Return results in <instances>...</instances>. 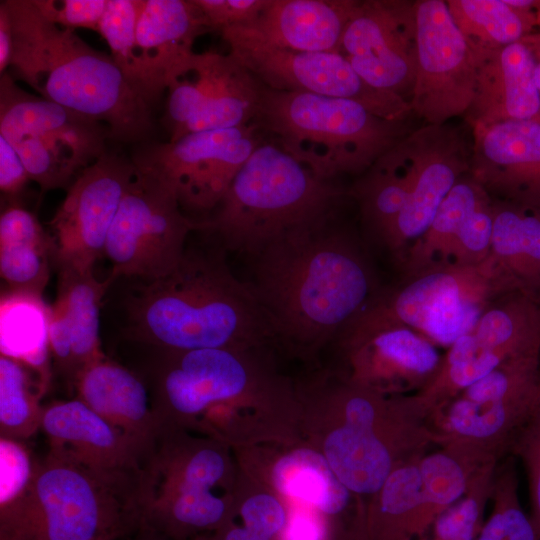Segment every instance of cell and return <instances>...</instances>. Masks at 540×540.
<instances>
[{"instance_id": "obj_23", "label": "cell", "mask_w": 540, "mask_h": 540, "mask_svg": "<svg viewBox=\"0 0 540 540\" xmlns=\"http://www.w3.org/2000/svg\"><path fill=\"white\" fill-rule=\"evenodd\" d=\"M40 430L49 449L102 468L139 470L149 449L78 398L43 407Z\"/></svg>"}, {"instance_id": "obj_45", "label": "cell", "mask_w": 540, "mask_h": 540, "mask_svg": "<svg viewBox=\"0 0 540 540\" xmlns=\"http://www.w3.org/2000/svg\"><path fill=\"white\" fill-rule=\"evenodd\" d=\"M241 516L245 528L270 540L279 535L287 521L282 505L266 494L245 501L241 507Z\"/></svg>"}, {"instance_id": "obj_50", "label": "cell", "mask_w": 540, "mask_h": 540, "mask_svg": "<svg viewBox=\"0 0 540 540\" xmlns=\"http://www.w3.org/2000/svg\"><path fill=\"white\" fill-rule=\"evenodd\" d=\"M525 39L530 45L535 57V81L540 94V32L536 31L527 36Z\"/></svg>"}, {"instance_id": "obj_35", "label": "cell", "mask_w": 540, "mask_h": 540, "mask_svg": "<svg viewBox=\"0 0 540 540\" xmlns=\"http://www.w3.org/2000/svg\"><path fill=\"white\" fill-rule=\"evenodd\" d=\"M275 487L326 514L342 511L347 488L338 480L328 461L319 453L299 449L281 458L273 470Z\"/></svg>"}, {"instance_id": "obj_38", "label": "cell", "mask_w": 540, "mask_h": 540, "mask_svg": "<svg viewBox=\"0 0 540 540\" xmlns=\"http://www.w3.org/2000/svg\"><path fill=\"white\" fill-rule=\"evenodd\" d=\"M144 0H108L98 33L111 57L130 82L153 106V95L137 46L136 28Z\"/></svg>"}, {"instance_id": "obj_27", "label": "cell", "mask_w": 540, "mask_h": 540, "mask_svg": "<svg viewBox=\"0 0 540 540\" xmlns=\"http://www.w3.org/2000/svg\"><path fill=\"white\" fill-rule=\"evenodd\" d=\"M52 265L50 240L37 217L10 205L0 216V274L8 291L42 295Z\"/></svg>"}, {"instance_id": "obj_42", "label": "cell", "mask_w": 540, "mask_h": 540, "mask_svg": "<svg viewBox=\"0 0 540 540\" xmlns=\"http://www.w3.org/2000/svg\"><path fill=\"white\" fill-rule=\"evenodd\" d=\"M35 462L23 441L0 437V506L12 502L25 491Z\"/></svg>"}, {"instance_id": "obj_28", "label": "cell", "mask_w": 540, "mask_h": 540, "mask_svg": "<svg viewBox=\"0 0 540 540\" xmlns=\"http://www.w3.org/2000/svg\"><path fill=\"white\" fill-rule=\"evenodd\" d=\"M409 133L383 154L351 188L365 224L385 244L409 191L412 141Z\"/></svg>"}, {"instance_id": "obj_52", "label": "cell", "mask_w": 540, "mask_h": 540, "mask_svg": "<svg viewBox=\"0 0 540 540\" xmlns=\"http://www.w3.org/2000/svg\"><path fill=\"white\" fill-rule=\"evenodd\" d=\"M141 534H143V533H141ZM144 535L147 537V539H145V540H157L156 537H153L151 535H147V534H144Z\"/></svg>"}, {"instance_id": "obj_4", "label": "cell", "mask_w": 540, "mask_h": 540, "mask_svg": "<svg viewBox=\"0 0 540 540\" xmlns=\"http://www.w3.org/2000/svg\"><path fill=\"white\" fill-rule=\"evenodd\" d=\"M139 470L49 449L25 491L0 506V540H117L140 530Z\"/></svg>"}, {"instance_id": "obj_15", "label": "cell", "mask_w": 540, "mask_h": 540, "mask_svg": "<svg viewBox=\"0 0 540 540\" xmlns=\"http://www.w3.org/2000/svg\"><path fill=\"white\" fill-rule=\"evenodd\" d=\"M339 53L371 88L410 106L417 66L415 1H358Z\"/></svg>"}, {"instance_id": "obj_46", "label": "cell", "mask_w": 540, "mask_h": 540, "mask_svg": "<svg viewBox=\"0 0 540 540\" xmlns=\"http://www.w3.org/2000/svg\"><path fill=\"white\" fill-rule=\"evenodd\" d=\"M279 540H329L328 525L313 509L298 508L290 512Z\"/></svg>"}, {"instance_id": "obj_47", "label": "cell", "mask_w": 540, "mask_h": 540, "mask_svg": "<svg viewBox=\"0 0 540 540\" xmlns=\"http://www.w3.org/2000/svg\"><path fill=\"white\" fill-rule=\"evenodd\" d=\"M30 180L28 172L13 146L0 136V189L8 196L18 195Z\"/></svg>"}, {"instance_id": "obj_44", "label": "cell", "mask_w": 540, "mask_h": 540, "mask_svg": "<svg viewBox=\"0 0 540 540\" xmlns=\"http://www.w3.org/2000/svg\"><path fill=\"white\" fill-rule=\"evenodd\" d=\"M267 0H195L211 30L252 22Z\"/></svg>"}, {"instance_id": "obj_5", "label": "cell", "mask_w": 540, "mask_h": 540, "mask_svg": "<svg viewBox=\"0 0 540 540\" xmlns=\"http://www.w3.org/2000/svg\"><path fill=\"white\" fill-rule=\"evenodd\" d=\"M254 123L317 176L362 175L413 130L352 99L262 85Z\"/></svg>"}, {"instance_id": "obj_9", "label": "cell", "mask_w": 540, "mask_h": 540, "mask_svg": "<svg viewBox=\"0 0 540 540\" xmlns=\"http://www.w3.org/2000/svg\"><path fill=\"white\" fill-rule=\"evenodd\" d=\"M202 222L189 219L172 189L155 173L133 163L127 189L107 236L109 276L154 280L179 264L185 242Z\"/></svg>"}, {"instance_id": "obj_10", "label": "cell", "mask_w": 540, "mask_h": 540, "mask_svg": "<svg viewBox=\"0 0 540 540\" xmlns=\"http://www.w3.org/2000/svg\"><path fill=\"white\" fill-rule=\"evenodd\" d=\"M262 141L261 131L253 122L147 145L132 162L164 181L182 209L202 212L218 207L235 176Z\"/></svg>"}, {"instance_id": "obj_49", "label": "cell", "mask_w": 540, "mask_h": 540, "mask_svg": "<svg viewBox=\"0 0 540 540\" xmlns=\"http://www.w3.org/2000/svg\"><path fill=\"white\" fill-rule=\"evenodd\" d=\"M221 540H270L262 537L254 532L248 530L245 527H235L229 529L222 537Z\"/></svg>"}, {"instance_id": "obj_7", "label": "cell", "mask_w": 540, "mask_h": 540, "mask_svg": "<svg viewBox=\"0 0 540 540\" xmlns=\"http://www.w3.org/2000/svg\"><path fill=\"white\" fill-rule=\"evenodd\" d=\"M0 136L20 156L41 193L68 189L78 175L107 153L109 128L22 89L0 77Z\"/></svg>"}, {"instance_id": "obj_31", "label": "cell", "mask_w": 540, "mask_h": 540, "mask_svg": "<svg viewBox=\"0 0 540 540\" xmlns=\"http://www.w3.org/2000/svg\"><path fill=\"white\" fill-rule=\"evenodd\" d=\"M490 255L525 291L540 289V210L494 200Z\"/></svg>"}, {"instance_id": "obj_17", "label": "cell", "mask_w": 540, "mask_h": 540, "mask_svg": "<svg viewBox=\"0 0 540 540\" xmlns=\"http://www.w3.org/2000/svg\"><path fill=\"white\" fill-rule=\"evenodd\" d=\"M412 163L409 191L385 245L399 258L409 244L420 238L431 224L441 203L469 173L471 144L460 128L426 124L411 134Z\"/></svg>"}, {"instance_id": "obj_13", "label": "cell", "mask_w": 540, "mask_h": 540, "mask_svg": "<svg viewBox=\"0 0 540 540\" xmlns=\"http://www.w3.org/2000/svg\"><path fill=\"white\" fill-rule=\"evenodd\" d=\"M417 66L410 107L426 124L464 116L476 85V57L444 0L415 1Z\"/></svg>"}, {"instance_id": "obj_25", "label": "cell", "mask_w": 540, "mask_h": 540, "mask_svg": "<svg viewBox=\"0 0 540 540\" xmlns=\"http://www.w3.org/2000/svg\"><path fill=\"white\" fill-rule=\"evenodd\" d=\"M211 28L195 0H144L136 39L156 100L169 74L193 53L195 39Z\"/></svg>"}, {"instance_id": "obj_32", "label": "cell", "mask_w": 540, "mask_h": 540, "mask_svg": "<svg viewBox=\"0 0 540 540\" xmlns=\"http://www.w3.org/2000/svg\"><path fill=\"white\" fill-rule=\"evenodd\" d=\"M48 320L49 307L42 295L8 290L2 293L1 355L24 363L47 383L50 377Z\"/></svg>"}, {"instance_id": "obj_18", "label": "cell", "mask_w": 540, "mask_h": 540, "mask_svg": "<svg viewBox=\"0 0 540 540\" xmlns=\"http://www.w3.org/2000/svg\"><path fill=\"white\" fill-rule=\"evenodd\" d=\"M233 349L162 351L164 358L154 365L146 383L161 424L174 414L195 415L246 390L249 370Z\"/></svg>"}, {"instance_id": "obj_12", "label": "cell", "mask_w": 540, "mask_h": 540, "mask_svg": "<svg viewBox=\"0 0 540 540\" xmlns=\"http://www.w3.org/2000/svg\"><path fill=\"white\" fill-rule=\"evenodd\" d=\"M230 52L264 87L352 99L387 119L406 120L410 106L367 85L339 52H305L273 47L227 30Z\"/></svg>"}, {"instance_id": "obj_11", "label": "cell", "mask_w": 540, "mask_h": 540, "mask_svg": "<svg viewBox=\"0 0 540 540\" xmlns=\"http://www.w3.org/2000/svg\"><path fill=\"white\" fill-rule=\"evenodd\" d=\"M262 85L231 54L193 52L166 81L169 141L254 122Z\"/></svg>"}, {"instance_id": "obj_16", "label": "cell", "mask_w": 540, "mask_h": 540, "mask_svg": "<svg viewBox=\"0 0 540 540\" xmlns=\"http://www.w3.org/2000/svg\"><path fill=\"white\" fill-rule=\"evenodd\" d=\"M341 332L364 386L415 394L433 380L442 361L435 344L391 318L374 298Z\"/></svg>"}, {"instance_id": "obj_29", "label": "cell", "mask_w": 540, "mask_h": 540, "mask_svg": "<svg viewBox=\"0 0 540 540\" xmlns=\"http://www.w3.org/2000/svg\"><path fill=\"white\" fill-rule=\"evenodd\" d=\"M477 347L505 361L540 356V301L526 291L506 294L480 316L471 332Z\"/></svg>"}, {"instance_id": "obj_39", "label": "cell", "mask_w": 540, "mask_h": 540, "mask_svg": "<svg viewBox=\"0 0 540 540\" xmlns=\"http://www.w3.org/2000/svg\"><path fill=\"white\" fill-rule=\"evenodd\" d=\"M491 512L475 540H538L534 525L519 499L513 461L499 463L493 478Z\"/></svg>"}, {"instance_id": "obj_48", "label": "cell", "mask_w": 540, "mask_h": 540, "mask_svg": "<svg viewBox=\"0 0 540 540\" xmlns=\"http://www.w3.org/2000/svg\"><path fill=\"white\" fill-rule=\"evenodd\" d=\"M13 50V32L8 10L0 2V74L7 72Z\"/></svg>"}, {"instance_id": "obj_30", "label": "cell", "mask_w": 540, "mask_h": 540, "mask_svg": "<svg viewBox=\"0 0 540 540\" xmlns=\"http://www.w3.org/2000/svg\"><path fill=\"white\" fill-rule=\"evenodd\" d=\"M492 201L490 195L469 174L449 191L425 233L401 257L407 277L437 261H447L448 252L477 212Z\"/></svg>"}, {"instance_id": "obj_43", "label": "cell", "mask_w": 540, "mask_h": 540, "mask_svg": "<svg viewBox=\"0 0 540 540\" xmlns=\"http://www.w3.org/2000/svg\"><path fill=\"white\" fill-rule=\"evenodd\" d=\"M49 22L62 28L97 31L108 0H30Z\"/></svg>"}, {"instance_id": "obj_40", "label": "cell", "mask_w": 540, "mask_h": 540, "mask_svg": "<svg viewBox=\"0 0 540 540\" xmlns=\"http://www.w3.org/2000/svg\"><path fill=\"white\" fill-rule=\"evenodd\" d=\"M492 479L477 477L464 497L442 513L418 540H475L490 499Z\"/></svg>"}, {"instance_id": "obj_37", "label": "cell", "mask_w": 540, "mask_h": 540, "mask_svg": "<svg viewBox=\"0 0 540 540\" xmlns=\"http://www.w3.org/2000/svg\"><path fill=\"white\" fill-rule=\"evenodd\" d=\"M420 458L394 470L378 491L367 540H417L415 520L420 502Z\"/></svg>"}, {"instance_id": "obj_51", "label": "cell", "mask_w": 540, "mask_h": 540, "mask_svg": "<svg viewBox=\"0 0 540 540\" xmlns=\"http://www.w3.org/2000/svg\"><path fill=\"white\" fill-rule=\"evenodd\" d=\"M536 18H537V31L540 32V1H538L537 6L535 7Z\"/></svg>"}, {"instance_id": "obj_14", "label": "cell", "mask_w": 540, "mask_h": 540, "mask_svg": "<svg viewBox=\"0 0 540 540\" xmlns=\"http://www.w3.org/2000/svg\"><path fill=\"white\" fill-rule=\"evenodd\" d=\"M133 162L105 153L82 171L61 202L47 230L52 265L59 271L93 270L127 189Z\"/></svg>"}, {"instance_id": "obj_8", "label": "cell", "mask_w": 540, "mask_h": 540, "mask_svg": "<svg viewBox=\"0 0 540 540\" xmlns=\"http://www.w3.org/2000/svg\"><path fill=\"white\" fill-rule=\"evenodd\" d=\"M515 291L525 290L489 255L476 265L434 262L374 301L394 320L448 348L473 331L489 305Z\"/></svg>"}, {"instance_id": "obj_2", "label": "cell", "mask_w": 540, "mask_h": 540, "mask_svg": "<svg viewBox=\"0 0 540 540\" xmlns=\"http://www.w3.org/2000/svg\"><path fill=\"white\" fill-rule=\"evenodd\" d=\"M126 317L128 336L160 351L237 347L275 333L252 286L220 253L186 250L166 276L139 280Z\"/></svg>"}, {"instance_id": "obj_6", "label": "cell", "mask_w": 540, "mask_h": 540, "mask_svg": "<svg viewBox=\"0 0 540 540\" xmlns=\"http://www.w3.org/2000/svg\"><path fill=\"white\" fill-rule=\"evenodd\" d=\"M341 191L276 143L262 141L235 176L202 230L225 248L256 256L279 236L329 220Z\"/></svg>"}, {"instance_id": "obj_34", "label": "cell", "mask_w": 540, "mask_h": 540, "mask_svg": "<svg viewBox=\"0 0 540 540\" xmlns=\"http://www.w3.org/2000/svg\"><path fill=\"white\" fill-rule=\"evenodd\" d=\"M450 15L473 50L498 49L536 32L535 8L506 0H447Z\"/></svg>"}, {"instance_id": "obj_41", "label": "cell", "mask_w": 540, "mask_h": 540, "mask_svg": "<svg viewBox=\"0 0 540 540\" xmlns=\"http://www.w3.org/2000/svg\"><path fill=\"white\" fill-rule=\"evenodd\" d=\"M509 453L520 459L528 482L530 519L540 540V402L517 433Z\"/></svg>"}, {"instance_id": "obj_24", "label": "cell", "mask_w": 540, "mask_h": 540, "mask_svg": "<svg viewBox=\"0 0 540 540\" xmlns=\"http://www.w3.org/2000/svg\"><path fill=\"white\" fill-rule=\"evenodd\" d=\"M73 386L77 398L92 410L136 441L151 446L162 424L140 375L104 356L85 367Z\"/></svg>"}, {"instance_id": "obj_21", "label": "cell", "mask_w": 540, "mask_h": 540, "mask_svg": "<svg viewBox=\"0 0 540 540\" xmlns=\"http://www.w3.org/2000/svg\"><path fill=\"white\" fill-rule=\"evenodd\" d=\"M474 52L475 94L464 115L468 125H490L508 120L540 121L536 61L526 39L498 49Z\"/></svg>"}, {"instance_id": "obj_33", "label": "cell", "mask_w": 540, "mask_h": 540, "mask_svg": "<svg viewBox=\"0 0 540 540\" xmlns=\"http://www.w3.org/2000/svg\"><path fill=\"white\" fill-rule=\"evenodd\" d=\"M498 463H481L456 450L439 447L418 461L420 502L415 520L417 540L424 536L435 520L467 493L475 474L483 467Z\"/></svg>"}, {"instance_id": "obj_36", "label": "cell", "mask_w": 540, "mask_h": 540, "mask_svg": "<svg viewBox=\"0 0 540 540\" xmlns=\"http://www.w3.org/2000/svg\"><path fill=\"white\" fill-rule=\"evenodd\" d=\"M47 382L33 369L0 356V437L24 441L40 430L39 401Z\"/></svg>"}, {"instance_id": "obj_22", "label": "cell", "mask_w": 540, "mask_h": 540, "mask_svg": "<svg viewBox=\"0 0 540 540\" xmlns=\"http://www.w3.org/2000/svg\"><path fill=\"white\" fill-rule=\"evenodd\" d=\"M357 4L358 0H267L252 22L222 30L278 48L339 52Z\"/></svg>"}, {"instance_id": "obj_19", "label": "cell", "mask_w": 540, "mask_h": 540, "mask_svg": "<svg viewBox=\"0 0 540 540\" xmlns=\"http://www.w3.org/2000/svg\"><path fill=\"white\" fill-rule=\"evenodd\" d=\"M471 128L470 177L493 200L540 210V121Z\"/></svg>"}, {"instance_id": "obj_20", "label": "cell", "mask_w": 540, "mask_h": 540, "mask_svg": "<svg viewBox=\"0 0 540 540\" xmlns=\"http://www.w3.org/2000/svg\"><path fill=\"white\" fill-rule=\"evenodd\" d=\"M57 273V294L49 307V351L59 374L74 385L85 367L105 356L100 346V308L115 280L108 276L100 281L93 270Z\"/></svg>"}, {"instance_id": "obj_1", "label": "cell", "mask_w": 540, "mask_h": 540, "mask_svg": "<svg viewBox=\"0 0 540 540\" xmlns=\"http://www.w3.org/2000/svg\"><path fill=\"white\" fill-rule=\"evenodd\" d=\"M328 221L291 230L255 256L251 286L275 333L301 341L324 339L376 296L365 256Z\"/></svg>"}, {"instance_id": "obj_3", "label": "cell", "mask_w": 540, "mask_h": 540, "mask_svg": "<svg viewBox=\"0 0 540 540\" xmlns=\"http://www.w3.org/2000/svg\"><path fill=\"white\" fill-rule=\"evenodd\" d=\"M11 20L13 50L7 72L39 96L103 123L110 137L134 142L153 129L152 105L111 55L73 30L46 20L30 0L3 1Z\"/></svg>"}, {"instance_id": "obj_26", "label": "cell", "mask_w": 540, "mask_h": 540, "mask_svg": "<svg viewBox=\"0 0 540 540\" xmlns=\"http://www.w3.org/2000/svg\"><path fill=\"white\" fill-rule=\"evenodd\" d=\"M327 461L338 480L349 490L375 494L403 462L420 458L390 443L379 429H358L343 425L325 442Z\"/></svg>"}]
</instances>
